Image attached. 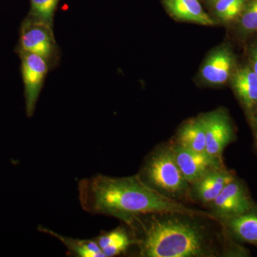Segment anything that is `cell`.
I'll return each mask as SVG.
<instances>
[{"label": "cell", "instance_id": "1", "mask_svg": "<svg viewBox=\"0 0 257 257\" xmlns=\"http://www.w3.org/2000/svg\"><path fill=\"white\" fill-rule=\"evenodd\" d=\"M81 207L92 214L111 216L130 226L140 216L152 214H180L213 218L204 211L186 207L147 185L135 175L111 177L97 175L79 182Z\"/></svg>", "mask_w": 257, "mask_h": 257}, {"label": "cell", "instance_id": "2", "mask_svg": "<svg viewBox=\"0 0 257 257\" xmlns=\"http://www.w3.org/2000/svg\"><path fill=\"white\" fill-rule=\"evenodd\" d=\"M189 216L152 214L142 224L140 254L146 257H197L212 255L205 230Z\"/></svg>", "mask_w": 257, "mask_h": 257}, {"label": "cell", "instance_id": "3", "mask_svg": "<svg viewBox=\"0 0 257 257\" xmlns=\"http://www.w3.org/2000/svg\"><path fill=\"white\" fill-rule=\"evenodd\" d=\"M139 176L147 185L172 199L184 197L189 192V183L179 170L172 147L152 153Z\"/></svg>", "mask_w": 257, "mask_h": 257}, {"label": "cell", "instance_id": "4", "mask_svg": "<svg viewBox=\"0 0 257 257\" xmlns=\"http://www.w3.org/2000/svg\"><path fill=\"white\" fill-rule=\"evenodd\" d=\"M15 52L36 54L46 61L51 70L58 67L62 52L56 40L53 28L26 17L20 25Z\"/></svg>", "mask_w": 257, "mask_h": 257}, {"label": "cell", "instance_id": "5", "mask_svg": "<svg viewBox=\"0 0 257 257\" xmlns=\"http://www.w3.org/2000/svg\"><path fill=\"white\" fill-rule=\"evenodd\" d=\"M17 54L21 61L25 111L28 117H32L51 69L46 61L36 54L25 52Z\"/></svg>", "mask_w": 257, "mask_h": 257}, {"label": "cell", "instance_id": "6", "mask_svg": "<svg viewBox=\"0 0 257 257\" xmlns=\"http://www.w3.org/2000/svg\"><path fill=\"white\" fill-rule=\"evenodd\" d=\"M205 128L206 152L221 162L225 147L232 140L233 130L229 117L222 111H216L202 116Z\"/></svg>", "mask_w": 257, "mask_h": 257}, {"label": "cell", "instance_id": "7", "mask_svg": "<svg viewBox=\"0 0 257 257\" xmlns=\"http://www.w3.org/2000/svg\"><path fill=\"white\" fill-rule=\"evenodd\" d=\"M210 204L217 217L226 219L247 213L252 208L243 186L234 179L223 189Z\"/></svg>", "mask_w": 257, "mask_h": 257}, {"label": "cell", "instance_id": "8", "mask_svg": "<svg viewBox=\"0 0 257 257\" xmlns=\"http://www.w3.org/2000/svg\"><path fill=\"white\" fill-rule=\"evenodd\" d=\"M172 148L179 170L189 183H194L211 171L220 168L221 162L206 152L192 151L179 145Z\"/></svg>", "mask_w": 257, "mask_h": 257}, {"label": "cell", "instance_id": "9", "mask_svg": "<svg viewBox=\"0 0 257 257\" xmlns=\"http://www.w3.org/2000/svg\"><path fill=\"white\" fill-rule=\"evenodd\" d=\"M234 58L228 49H219L208 58L202 69V77L211 84H224L234 73Z\"/></svg>", "mask_w": 257, "mask_h": 257}, {"label": "cell", "instance_id": "10", "mask_svg": "<svg viewBox=\"0 0 257 257\" xmlns=\"http://www.w3.org/2000/svg\"><path fill=\"white\" fill-rule=\"evenodd\" d=\"M234 179L233 175L227 171L216 169L194 182V192L201 202L210 204Z\"/></svg>", "mask_w": 257, "mask_h": 257}, {"label": "cell", "instance_id": "11", "mask_svg": "<svg viewBox=\"0 0 257 257\" xmlns=\"http://www.w3.org/2000/svg\"><path fill=\"white\" fill-rule=\"evenodd\" d=\"M235 93L248 109L257 106V74L251 67L236 69L231 75Z\"/></svg>", "mask_w": 257, "mask_h": 257}, {"label": "cell", "instance_id": "12", "mask_svg": "<svg viewBox=\"0 0 257 257\" xmlns=\"http://www.w3.org/2000/svg\"><path fill=\"white\" fill-rule=\"evenodd\" d=\"M164 3L172 16L178 20L210 26L215 24L199 0H164Z\"/></svg>", "mask_w": 257, "mask_h": 257}, {"label": "cell", "instance_id": "13", "mask_svg": "<svg viewBox=\"0 0 257 257\" xmlns=\"http://www.w3.org/2000/svg\"><path fill=\"white\" fill-rule=\"evenodd\" d=\"M177 145L192 151L205 153V128L202 117L192 120L184 125L179 131Z\"/></svg>", "mask_w": 257, "mask_h": 257}, {"label": "cell", "instance_id": "14", "mask_svg": "<svg viewBox=\"0 0 257 257\" xmlns=\"http://www.w3.org/2000/svg\"><path fill=\"white\" fill-rule=\"evenodd\" d=\"M39 231L46 233L60 240L63 243L69 253L75 256L79 257H105L102 250L96 242L95 240L77 239L67 237L57 234L51 229L43 226L38 227Z\"/></svg>", "mask_w": 257, "mask_h": 257}, {"label": "cell", "instance_id": "15", "mask_svg": "<svg viewBox=\"0 0 257 257\" xmlns=\"http://www.w3.org/2000/svg\"><path fill=\"white\" fill-rule=\"evenodd\" d=\"M228 220L230 229L239 239L248 243H257V214L248 211Z\"/></svg>", "mask_w": 257, "mask_h": 257}, {"label": "cell", "instance_id": "16", "mask_svg": "<svg viewBox=\"0 0 257 257\" xmlns=\"http://www.w3.org/2000/svg\"><path fill=\"white\" fill-rule=\"evenodd\" d=\"M60 0H30L28 18L53 28L54 18Z\"/></svg>", "mask_w": 257, "mask_h": 257}, {"label": "cell", "instance_id": "17", "mask_svg": "<svg viewBox=\"0 0 257 257\" xmlns=\"http://www.w3.org/2000/svg\"><path fill=\"white\" fill-rule=\"evenodd\" d=\"M248 0H218L215 3L216 15L224 21H231L241 14Z\"/></svg>", "mask_w": 257, "mask_h": 257}, {"label": "cell", "instance_id": "18", "mask_svg": "<svg viewBox=\"0 0 257 257\" xmlns=\"http://www.w3.org/2000/svg\"><path fill=\"white\" fill-rule=\"evenodd\" d=\"M239 18L240 30L243 33L257 32V0H248Z\"/></svg>", "mask_w": 257, "mask_h": 257}, {"label": "cell", "instance_id": "19", "mask_svg": "<svg viewBox=\"0 0 257 257\" xmlns=\"http://www.w3.org/2000/svg\"><path fill=\"white\" fill-rule=\"evenodd\" d=\"M133 241L127 233H125L119 239L116 240L107 247L102 250L105 257L115 256L124 252Z\"/></svg>", "mask_w": 257, "mask_h": 257}, {"label": "cell", "instance_id": "20", "mask_svg": "<svg viewBox=\"0 0 257 257\" xmlns=\"http://www.w3.org/2000/svg\"><path fill=\"white\" fill-rule=\"evenodd\" d=\"M251 67L252 68L253 70L254 71L255 73L257 74V46L253 52Z\"/></svg>", "mask_w": 257, "mask_h": 257}, {"label": "cell", "instance_id": "21", "mask_svg": "<svg viewBox=\"0 0 257 257\" xmlns=\"http://www.w3.org/2000/svg\"><path fill=\"white\" fill-rule=\"evenodd\" d=\"M210 1L212 2V3H215L216 1H218V0H210Z\"/></svg>", "mask_w": 257, "mask_h": 257}, {"label": "cell", "instance_id": "22", "mask_svg": "<svg viewBox=\"0 0 257 257\" xmlns=\"http://www.w3.org/2000/svg\"><path fill=\"white\" fill-rule=\"evenodd\" d=\"M256 132H257V115L256 116Z\"/></svg>", "mask_w": 257, "mask_h": 257}]
</instances>
